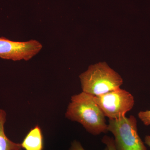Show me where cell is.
<instances>
[{
	"label": "cell",
	"mask_w": 150,
	"mask_h": 150,
	"mask_svg": "<svg viewBox=\"0 0 150 150\" xmlns=\"http://www.w3.org/2000/svg\"><path fill=\"white\" fill-rule=\"evenodd\" d=\"M66 117L80 123L86 131L95 136L108 131L105 116L93 96L83 92L71 97Z\"/></svg>",
	"instance_id": "cell-1"
},
{
	"label": "cell",
	"mask_w": 150,
	"mask_h": 150,
	"mask_svg": "<svg viewBox=\"0 0 150 150\" xmlns=\"http://www.w3.org/2000/svg\"><path fill=\"white\" fill-rule=\"evenodd\" d=\"M82 91L93 96L121 88L123 80L105 62L91 65L79 76Z\"/></svg>",
	"instance_id": "cell-2"
},
{
	"label": "cell",
	"mask_w": 150,
	"mask_h": 150,
	"mask_svg": "<svg viewBox=\"0 0 150 150\" xmlns=\"http://www.w3.org/2000/svg\"><path fill=\"white\" fill-rule=\"evenodd\" d=\"M108 130L114 137L117 150H147L138 132L137 121L134 115L109 120Z\"/></svg>",
	"instance_id": "cell-3"
},
{
	"label": "cell",
	"mask_w": 150,
	"mask_h": 150,
	"mask_svg": "<svg viewBox=\"0 0 150 150\" xmlns=\"http://www.w3.org/2000/svg\"><path fill=\"white\" fill-rule=\"evenodd\" d=\"M94 100L109 120H117L126 117L134 107V97L129 92L121 88L93 96Z\"/></svg>",
	"instance_id": "cell-4"
},
{
	"label": "cell",
	"mask_w": 150,
	"mask_h": 150,
	"mask_svg": "<svg viewBox=\"0 0 150 150\" xmlns=\"http://www.w3.org/2000/svg\"><path fill=\"white\" fill-rule=\"evenodd\" d=\"M43 46L37 40H30L25 42L12 41L0 37V58L12 61H29L37 55Z\"/></svg>",
	"instance_id": "cell-5"
},
{
	"label": "cell",
	"mask_w": 150,
	"mask_h": 150,
	"mask_svg": "<svg viewBox=\"0 0 150 150\" xmlns=\"http://www.w3.org/2000/svg\"><path fill=\"white\" fill-rule=\"evenodd\" d=\"M21 145L25 150H43V136L40 127L36 126L31 129Z\"/></svg>",
	"instance_id": "cell-6"
},
{
	"label": "cell",
	"mask_w": 150,
	"mask_h": 150,
	"mask_svg": "<svg viewBox=\"0 0 150 150\" xmlns=\"http://www.w3.org/2000/svg\"><path fill=\"white\" fill-rule=\"evenodd\" d=\"M6 113L0 109V150H22L21 144L15 143L6 136L4 132V124Z\"/></svg>",
	"instance_id": "cell-7"
},
{
	"label": "cell",
	"mask_w": 150,
	"mask_h": 150,
	"mask_svg": "<svg viewBox=\"0 0 150 150\" xmlns=\"http://www.w3.org/2000/svg\"><path fill=\"white\" fill-rule=\"evenodd\" d=\"M138 117L145 126L150 125V110L141 111L138 113Z\"/></svg>",
	"instance_id": "cell-8"
},
{
	"label": "cell",
	"mask_w": 150,
	"mask_h": 150,
	"mask_svg": "<svg viewBox=\"0 0 150 150\" xmlns=\"http://www.w3.org/2000/svg\"><path fill=\"white\" fill-rule=\"evenodd\" d=\"M102 142L105 145L108 150H117L115 148L114 139L113 138L108 136H105L103 138Z\"/></svg>",
	"instance_id": "cell-9"
},
{
	"label": "cell",
	"mask_w": 150,
	"mask_h": 150,
	"mask_svg": "<svg viewBox=\"0 0 150 150\" xmlns=\"http://www.w3.org/2000/svg\"><path fill=\"white\" fill-rule=\"evenodd\" d=\"M69 150H86L82 146L79 142L77 141H74L72 143ZM104 150H108L107 147Z\"/></svg>",
	"instance_id": "cell-10"
},
{
	"label": "cell",
	"mask_w": 150,
	"mask_h": 150,
	"mask_svg": "<svg viewBox=\"0 0 150 150\" xmlns=\"http://www.w3.org/2000/svg\"><path fill=\"white\" fill-rule=\"evenodd\" d=\"M145 144L150 147V135H148L145 137Z\"/></svg>",
	"instance_id": "cell-11"
}]
</instances>
